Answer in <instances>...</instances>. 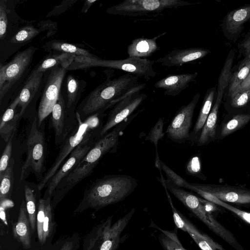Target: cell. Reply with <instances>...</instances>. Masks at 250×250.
Wrapping results in <instances>:
<instances>
[{
	"mask_svg": "<svg viewBox=\"0 0 250 250\" xmlns=\"http://www.w3.org/2000/svg\"><path fill=\"white\" fill-rule=\"evenodd\" d=\"M138 114L130 116L100 138L77 166L60 182L56 189V194H64L89 175L104 155L116 151L124 130Z\"/></svg>",
	"mask_w": 250,
	"mask_h": 250,
	"instance_id": "cell-1",
	"label": "cell"
},
{
	"mask_svg": "<svg viewBox=\"0 0 250 250\" xmlns=\"http://www.w3.org/2000/svg\"><path fill=\"white\" fill-rule=\"evenodd\" d=\"M138 79V77L127 73L113 80H107L83 101L80 110L85 115L104 113L129 94L144 89L146 83H139Z\"/></svg>",
	"mask_w": 250,
	"mask_h": 250,
	"instance_id": "cell-2",
	"label": "cell"
},
{
	"mask_svg": "<svg viewBox=\"0 0 250 250\" xmlns=\"http://www.w3.org/2000/svg\"><path fill=\"white\" fill-rule=\"evenodd\" d=\"M135 178L126 175H109L97 179L85 190L83 201L98 209L122 201L135 190Z\"/></svg>",
	"mask_w": 250,
	"mask_h": 250,
	"instance_id": "cell-3",
	"label": "cell"
},
{
	"mask_svg": "<svg viewBox=\"0 0 250 250\" xmlns=\"http://www.w3.org/2000/svg\"><path fill=\"white\" fill-rule=\"evenodd\" d=\"M68 70L103 67L116 69L133 75L139 78L149 80L157 75L153 68L155 61L137 57H128L119 60H103L96 56L89 58L76 56Z\"/></svg>",
	"mask_w": 250,
	"mask_h": 250,
	"instance_id": "cell-4",
	"label": "cell"
},
{
	"mask_svg": "<svg viewBox=\"0 0 250 250\" xmlns=\"http://www.w3.org/2000/svg\"><path fill=\"white\" fill-rule=\"evenodd\" d=\"M76 117L78 125L65 140L53 164L38 184V188L39 190L45 187L60 168L64 160L76 147L85 139L93 135V132H90V131L95 130L100 126L98 119L94 116H89L83 122H82L78 112L76 113Z\"/></svg>",
	"mask_w": 250,
	"mask_h": 250,
	"instance_id": "cell-5",
	"label": "cell"
},
{
	"mask_svg": "<svg viewBox=\"0 0 250 250\" xmlns=\"http://www.w3.org/2000/svg\"><path fill=\"white\" fill-rule=\"evenodd\" d=\"M192 4L182 0H125L108 8L106 12L114 15L140 17Z\"/></svg>",
	"mask_w": 250,
	"mask_h": 250,
	"instance_id": "cell-6",
	"label": "cell"
},
{
	"mask_svg": "<svg viewBox=\"0 0 250 250\" xmlns=\"http://www.w3.org/2000/svg\"><path fill=\"white\" fill-rule=\"evenodd\" d=\"M76 56H73L64 63L48 70L38 107V126L52 112L56 103L64 76Z\"/></svg>",
	"mask_w": 250,
	"mask_h": 250,
	"instance_id": "cell-7",
	"label": "cell"
},
{
	"mask_svg": "<svg viewBox=\"0 0 250 250\" xmlns=\"http://www.w3.org/2000/svg\"><path fill=\"white\" fill-rule=\"evenodd\" d=\"M184 188L200 195L207 193L235 207L250 208V188L227 184H204L186 182Z\"/></svg>",
	"mask_w": 250,
	"mask_h": 250,
	"instance_id": "cell-8",
	"label": "cell"
},
{
	"mask_svg": "<svg viewBox=\"0 0 250 250\" xmlns=\"http://www.w3.org/2000/svg\"><path fill=\"white\" fill-rule=\"evenodd\" d=\"M36 48L30 46L19 52L9 62L0 66V100L29 66Z\"/></svg>",
	"mask_w": 250,
	"mask_h": 250,
	"instance_id": "cell-9",
	"label": "cell"
},
{
	"mask_svg": "<svg viewBox=\"0 0 250 250\" xmlns=\"http://www.w3.org/2000/svg\"><path fill=\"white\" fill-rule=\"evenodd\" d=\"M200 97V94L196 93L189 103L181 107L168 125L165 134L173 142L189 141L192 118Z\"/></svg>",
	"mask_w": 250,
	"mask_h": 250,
	"instance_id": "cell-10",
	"label": "cell"
},
{
	"mask_svg": "<svg viewBox=\"0 0 250 250\" xmlns=\"http://www.w3.org/2000/svg\"><path fill=\"white\" fill-rule=\"evenodd\" d=\"M141 91L129 94L114 105L99 133L100 138L130 117L147 98L146 94L140 92Z\"/></svg>",
	"mask_w": 250,
	"mask_h": 250,
	"instance_id": "cell-11",
	"label": "cell"
},
{
	"mask_svg": "<svg viewBox=\"0 0 250 250\" xmlns=\"http://www.w3.org/2000/svg\"><path fill=\"white\" fill-rule=\"evenodd\" d=\"M44 137L37 126V119L33 122L27 141V157L22 167L20 181L24 177L27 169L30 167L36 174L42 172L44 160Z\"/></svg>",
	"mask_w": 250,
	"mask_h": 250,
	"instance_id": "cell-12",
	"label": "cell"
},
{
	"mask_svg": "<svg viewBox=\"0 0 250 250\" xmlns=\"http://www.w3.org/2000/svg\"><path fill=\"white\" fill-rule=\"evenodd\" d=\"M135 212L132 208L111 225L112 217L107 218L99 228L97 238L98 250H116L122 242L121 235Z\"/></svg>",
	"mask_w": 250,
	"mask_h": 250,
	"instance_id": "cell-13",
	"label": "cell"
},
{
	"mask_svg": "<svg viewBox=\"0 0 250 250\" xmlns=\"http://www.w3.org/2000/svg\"><path fill=\"white\" fill-rule=\"evenodd\" d=\"M93 135L82 142L69 155L68 158L47 183L45 194L51 197L60 182L77 166L94 146Z\"/></svg>",
	"mask_w": 250,
	"mask_h": 250,
	"instance_id": "cell-14",
	"label": "cell"
},
{
	"mask_svg": "<svg viewBox=\"0 0 250 250\" xmlns=\"http://www.w3.org/2000/svg\"><path fill=\"white\" fill-rule=\"evenodd\" d=\"M210 52L209 50L201 47L175 49L158 58L155 62L166 67H179L202 59Z\"/></svg>",
	"mask_w": 250,
	"mask_h": 250,
	"instance_id": "cell-15",
	"label": "cell"
},
{
	"mask_svg": "<svg viewBox=\"0 0 250 250\" xmlns=\"http://www.w3.org/2000/svg\"><path fill=\"white\" fill-rule=\"evenodd\" d=\"M250 21V4L232 10L226 15L222 22L224 34L228 39L239 35L245 23Z\"/></svg>",
	"mask_w": 250,
	"mask_h": 250,
	"instance_id": "cell-16",
	"label": "cell"
},
{
	"mask_svg": "<svg viewBox=\"0 0 250 250\" xmlns=\"http://www.w3.org/2000/svg\"><path fill=\"white\" fill-rule=\"evenodd\" d=\"M197 75V72L169 75L157 81L154 87L165 90L164 95L176 96L195 82Z\"/></svg>",
	"mask_w": 250,
	"mask_h": 250,
	"instance_id": "cell-17",
	"label": "cell"
},
{
	"mask_svg": "<svg viewBox=\"0 0 250 250\" xmlns=\"http://www.w3.org/2000/svg\"><path fill=\"white\" fill-rule=\"evenodd\" d=\"M26 203L22 200L18 219L13 226V234L14 238L25 249L31 246V234L29 227V219L26 214Z\"/></svg>",
	"mask_w": 250,
	"mask_h": 250,
	"instance_id": "cell-18",
	"label": "cell"
},
{
	"mask_svg": "<svg viewBox=\"0 0 250 250\" xmlns=\"http://www.w3.org/2000/svg\"><path fill=\"white\" fill-rule=\"evenodd\" d=\"M221 101L215 100L196 143L198 146H206L217 140V122Z\"/></svg>",
	"mask_w": 250,
	"mask_h": 250,
	"instance_id": "cell-19",
	"label": "cell"
},
{
	"mask_svg": "<svg viewBox=\"0 0 250 250\" xmlns=\"http://www.w3.org/2000/svg\"><path fill=\"white\" fill-rule=\"evenodd\" d=\"M216 93V88L212 87L208 89L205 94L198 117L190 133L189 141L191 145H194L197 142L201 130L211 109Z\"/></svg>",
	"mask_w": 250,
	"mask_h": 250,
	"instance_id": "cell-20",
	"label": "cell"
},
{
	"mask_svg": "<svg viewBox=\"0 0 250 250\" xmlns=\"http://www.w3.org/2000/svg\"><path fill=\"white\" fill-rule=\"evenodd\" d=\"M20 102L18 96L3 113L0 123V135L4 141L7 143L14 135L20 113H16V108Z\"/></svg>",
	"mask_w": 250,
	"mask_h": 250,
	"instance_id": "cell-21",
	"label": "cell"
},
{
	"mask_svg": "<svg viewBox=\"0 0 250 250\" xmlns=\"http://www.w3.org/2000/svg\"><path fill=\"white\" fill-rule=\"evenodd\" d=\"M224 107L228 115H250V89L238 91L231 96L226 97Z\"/></svg>",
	"mask_w": 250,
	"mask_h": 250,
	"instance_id": "cell-22",
	"label": "cell"
},
{
	"mask_svg": "<svg viewBox=\"0 0 250 250\" xmlns=\"http://www.w3.org/2000/svg\"><path fill=\"white\" fill-rule=\"evenodd\" d=\"M43 73L30 75L19 96V105L21 107L20 113L21 116L28 105L32 101L41 86Z\"/></svg>",
	"mask_w": 250,
	"mask_h": 250,
	"instance_id": "cell-23",
	"label": "cell"
},
{
	"mask_svg": "<svg viewBox=\"0 0 250 250\" xmlns=\"http://www.w3.org/2000/svg\"><path fill=\"white\" fill-rule=\"evenodd\" d=\"M250 122V115L238 114H227L222 121L219 130L217 133V139H223L234 132L242 128Z\"/></svg>",
	"mask_w": 250,
	"mask_h": 250,
	"instance_id": "cell-24",
	"label": "cell"
},
{
	"mask_svg": "<svg viewBox=\"0 0 250 250\" xmlns=\"http://www.w3.org/2000/svg\"><path fill=\"white\" fill-rule=\"evenodd\" d=\"M160 36L152 39L138 38L133 40L127 46L128 57H147L152 55L159 49L156 39Z\"/></svg>",
	"mask_w": 250,
	"mask_h": 250,
	"instance_id": "cell-25",
	"label": "cell"
},
{
	"mask_svg": "<svg viewBox=\"0 0 250 250\" xmlns=\"http://www.w3.org/2000/svg\"><path fill=\"white\" fill-rule=\"evenodd\" d=\"M236 66L235 70L232 68L226 97L231 96L235 93L241 83L248 75L250 71V56L245 57Z\"/></svg>",
	"mask_w": 250,
	"mask_h": 250,
	"instance_id": "cell-26",
	"label": "cell"
},
{
	"mask_svg": "<svg viewBox=\"0 0 250 250\" xmlns=\"http://www.w3.org/2000/svg\"><path fill=\"white\" fill-rule=\"evenodd\" d=\"M166 193L168 202L171 207L174 224L177 228L202 238H205L206 234L200 231L189 220L181 214L175 207L167 189L164 187Z\"/></svg>",
	"mask_w": 250,
	"mask_h": 250,
	"instance_id": "cell-27",
	"label": "cell"
},
{
	"mask_svg": "<svg viewBox=\"0 0 250 250\" xmlns=\"http://www.w3.org/2000/svg\"><path fill=\"white\" fill-rule=\"evenodd\" d=\"M84 85L82 81L72 75H68L66 80L67 95L66 107L68 110L74 109L84 89Z\"/></svg>",
	"mask_w": 250,
	"mask_h": 250,
	"instance_id": "cell-28",
	"label": "cell"
},
{
	"mask_svg": "<svg viewBox=\"0 0 250 250\" xmlns=\"http://www.w3.org/2000/svg\"><path fill=\"white\" fill-rule=\"evenodd\" d=\"M65 104L63 96L60 92L58 99L52 110V123L56 137L63 132L64 125Z\"/></svg>",
	"mask_w": 250,
	"mask_h": 250,
	"instance_id": "cell-29",
	"label": "cell"
},
{
	"mask_svg": "<svg viewBox=\"0 0 250 250\" xmlns=\"http://www.w3.org/2000/svg\"><path fill=\"white\" fill-rule=\"evenodd\" d=\"M46 47L49 49L59 53H65L76 56L87 57H95L87 50L79 48L71 43L59 41H51L46 43Z\"/></svg>",
	"mask_w": 250,
	"mask_h": 250,
	"instance_id": "cell-30",
	"label": "cell"
},
{
	"mask_svg": "<svg viewBox=\"0 0 250 250\" xmlns=\"http://www.w3.org/2000/svg\"><path fill=\"white\" fill-rule=\"evenodd\" d=\"M151 226L162 232L159 235L158 238L160 243L165 250H187L183 247L178 239L176 229L175 231H172L164 230L153 222Z\"/></svg>",
	"mask_w": 250,
	"mask_h": 250,
	"instance_id": "cell-31",
	"label": "cell"
},
{
	"mask_svg": "<svg viewBox=\"0 0 250 250\" xmlns=\"http://www.w3.org/2000/svg\"><path fill=\"white\" fill-rule=\"evenodd\" d=\"M75 56L65 53H59L48 56L39 63L33 70L30 75L38 73H44L50 69L62 64Z\"/></svg>",
	"mask_w": 250,
	"mask_h": 250,
	"instance_id": "cell-32",
	"label": "cell"
},
{
	"mask_svg": "<svg viewBox=\"0 0 250 250\" xmlns=\"http://www.w3.org/2000/svg\"><path fill=\"white\" fill-rule=\"evenodd\" d=\"M14 161L10 160L9 166L4 173L0 177V202L7 200L11 194L14 182Z\"/></svg>",
	"mask_w": 250,
	"mask_h": 250,
	"instance_id": "cell-33",
	"label": "cell"
},
{
	"mask_svg": "<svg viewBox=\"0 0 250 250\" xmlns=\"http://www.w3.org/2000/svg\"><path fill=\"white\" fill-rule=\"evenodd\" d=\"M164 118H160L151 128L147 136L146 137L145 140L148 141L153 143L155 146L156 157L155 160V167H156L159 164L160 158L158 152V144L160 140H162L165 135L164 132Z\"/></svg>",
	"mask_w": 250,
	"mask_h": 250,
	"instance_id": "cell-34",
	"label": "cell"
},
{
	"mask_svg": "<svg viewBox=\"0 0 250 250\" xmlns=\"http://www.w3.org/2000/svg\"><path fill=\"white\" fill-rule=\"evenodd\" d=\"M24 193L27 212L32 234L37 228L36 198L33 191L26 185L24 187Z\"/></svg>",
	"mask_w": 250,
	"mask_h": 250,
	"instance_id": "cell-35",
	"label": "cell"
},
{
	"mask_svg": "<svg viewBox=\"0 0 250 250\" xmlns=\"http://www.w3.org/2000/svg\"><path fill=\"white\" fill-rule=\"evenodd\" d=\"M204 199L212 202L215 204L229 210L242 221L250 225V212L236 208L219 200L215 197L210 194H206L204 196Z\"/></svg>",
	"mask_w": 250,
	"mask_h": 250,
	"instance_id": "cell-36",
	"label": "cell"
},
{
	"mask_svg": "<svg viewBox=\"0 0 250 250\" xmlns=\"http://www.w3.org/2000/svg\"><path fill=\"white\" fill-rule=\"evenodd\" d=\"M185 169L189 175L203 180L207 179L202 172L201 159L198 156H194L190 158L186 165Z\"/></svg>",
	"mask_w": 250,
	"mask_h": 250,
	"instance_id": "cell-37",
	"label": "cell"
},
{
	"mask_svg": "<svg viewBox=\"0 0 250 250\" xmlns=\"http://www.w3.org/2000/svg\"><path fill=\"white\" fill-rule=\"evenodd\" d=\"M53 228V214L50 198L46 199L45 214L43 224V244L50 235Z\"/></svg>",
	"mask_w": 250,
	"mask_h": 250,
	"instance_id": "cell-38",
	"label": "cell"
},
{
	"mask_svg": "<svg viewBox=\"0 0 250 250\" xmlns=\"http://www.w3.org/2000/svg\"><path fill=\"white\" fill-rule=\"evenodd\" d=\"M39 31L33 26H26L21 28L12 38V43H22L26 42L37 35Z\"/></svg>",
	"mask_w": 250,
	"mask_h": 250,
	"instance_id": "cell-39",
	"label": "cell"
},
{
	"mask_svg": "<svg viewBox=\"0 0 250 250\" xmlns=\"http://www.w3.org/2000/svg\"><path fill=\"white\" fill-rule=\"evenodd\" d=\"M159 162L160 164L157 168L159 170H163L165 173L167 178V179L175 185L184 188L187 181L173 171L161 160Z\"/></svg>",
	"mask_w": 250,
	"mask_h": 250,
	"instance_id": "cell-40",
	"label": "cell"
},
{
	"mask_svg": "<svg viewBox=\"0 0 250 250\" xmlns=\"http://www.w3.org/2000/svg\"><path fill=\"white\" fill-rule=\"evenodd\" d=\"M46 199H41L37 215V230L40 243L43 244V224L45 214Z\"/></svg>",
	"mask_w": 250,
	"mask_h": 250,
	"instance_id": "cell-41",
	"label": "cell"
},
{
	"mask_svg": "<svg viewBox=\"0 0 250 250\" xmlns=\"http://www.w3.org/2000/svg\"><path fill=\"white\" fill-rule=\"evenodd\" d=\"M13 135L8 142L2 153L0 160V177H1L5 172L8 168L12 154V139Z\"/></svg>",
	"mask_w": 250,
	"mask_h": 250,
	"instance_id": "cell-42",
	"label": "cell"
},
{
	"mask_svg": "<svg viewBox=\"0 0 250 250\" xmlns=\"http://www.w3.org/2000/svg\"><path fill=\"white\" fill-rule=\"evenodd\" d=\"M5 1H0V39H3L5 38L7 27V17L6 11Z\"/></svg>",
	"mask_w": 250,
	"mask_h": 250,
	"instance_id": "cell-43",
	"label": "cell"
},
{
	"mask_svg": "<svg viewBox=\"0 0 250 250\" xmlns=\"http://www.w3.org/2000/svg\"><path fill=\"white\" fill-rule=\"evenodd\" d=\"M200 202L205 210L213 216L215 214L220 213L223 211L224 208L215 204L214 203L199 197Z\"/></svg>",
	"mask_w": 250,
	"mask_h": 250,
	"instance_id": "cell-44",
	"label": "cell"
},
{
	"mask_svg": "<svg viewBox=\"0 0 250 250\" xmlns=\"http://www.w3.org/2000/svg\"><path fill=\"white\" fill-rule=\"evenodd\" d=\"M240 52L245 57L250 56V32L238 45Z\"/></svg>",
	"mask_w": 250,
	"mask_h": 250,
	"instance_id": "cell-45",
	"label": "cell"
},
{
	"mask_svg": "<svg viewBox=\"0 0 250 250\" xmlns=\"http://www.w3.org/2000/svg\"><path fill=\"white\" fill-rule=\"evenodd\" d=\"M189 235L201 250H216L208 242L202 238L192 234Z\"/></svg>",
	"mask_w": 250,
	"mask_h": 250,
	"instance_id": "cell-46",
	"label": "cell"
},
{
	"mask_svg": "<svg viewBox=\"0 0 250 250\" xmlns=\"http://www.w3.org/2000/svg\"><path fill=\"white\" fill-rule=\"evenodd\" d=\"M250 89V71L246 78L241 83L237 92L240 91H244ZM235 94V93H234Z\"/></svg>",
	"mask_w": 250,
	"mask_h": 250,
	"instance_id": "cell-47",
	"label": "cell"
},
{
	"mask_svg": "<svg viewBox=\"0 0 250 250\" xmlns=\"http://www.w3.org/2000/svg\"><path fill=\"white\" fill-rule=\"evenodd\" d=\"M96 0H87L84 1L83 6L82 8L81 12L82 13H85L87 12L88 10L90 8L92 5L95 2Z\"/></svg>",
	"mask_w": 250,
	"mask_h": 250,
	"instance_id": "cell-48",
	"label": "cell"
},
{
	"mask_svg": "<svg viewBox=\"0 0 250 250\" xmlns=\"http://www.w3.org/2000/svg\"><path fill=\"white\" fill-rule=\"evenodd\" d=\"M72 243L69 242H66L60 250H71L72 249Z\"/></svg>",
	"mask_w": 250,
	"mask_h": 250,
	"instance_id": "cell-49",
	"label": "cell"
},
{
	"mask_svg": "<svg viewBox=\"0 0 250 250\" xmlns=\"http://www.w3.org/2000/svg\"><path fill=\"white\" fill-rule=\"evenodd\" d=\"M71 250H72V249Z\"/></svg>",
	"mask_w": 250,
	"mask_h": 250,
	"instance_id": "cell-50",
	"label": "cell"
}]
</instances>
